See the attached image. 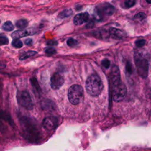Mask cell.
Here are the masks:
<instances>
[{"instance_id": "7c38bea8", "label": "cell", "mask_w": 151, "mask_h": 151, "mask_svg": "<svg viewBox=\"0 0 151 151\" xmlns=\"http://www.w3.org/2000/svg\"><path fill=\"white\" fill-rule=\"evenodd\" d=\"M73 11L72 9H64V10L62 11L61 12H60L58 15V17L60 19L66 18L70 17L73 14Z\"/></svg>"}, {"instance_id": "8992f818", "label": "cell", "mask_w": 151, "mask_h": 151, "mask_svg": "<svg viewBox=\"0 0 151 151\" xmlns=\"http://www.w3.org/2000/svg\"><path fill=\"white\" fill-rule=\"evenodd\" d=\"M17 99L18 102L27 110H32L34 106L33 102L29 93L26 90H22L17 93Z\"/></svg>"}, {"instance_id": "4fadbf2b", "label": "cell", "mask_w": 151, "mask_h": 151, "mask_svg": "<svg viewBox=\"0 0 151 151\" xmlns=\"http://www.w3.org/2000/svg\"><path fill=\"white\" fill-rule=\"evenodd\" d=\"M28 22L27 19H18V21H16L15 26L18 28H19V29H24L25 28H26L28 26Z\"/></svg>"}, {"instance_id": "5bb4252c", "label": "cell", "mask_w": 151, "mask_h": 151, "mask_svg": "<svg viewBox=\"0 0 151 151\" xmlns=\"http://www.w3.org/2000/svg\"><path fill=\"white\" fill-rule=\"evenodd\" d=\"M14 28V26L12 22L10 21H7L4 23L2 26V29L5 31H11L13 30Z\"/></svg>"}, {"instance_id": "603a6c76", "label": "cell", "mask_w": 151, "mask_h": 151, "mask_svg": "<svg viewBox=\"0 0 151 151\" xmlns=\"http://www.w3.org/2000/svg\"><path fill=\"white\" fill-rule=\"evenodd\" d=\"M101 65L106 68H108L110 67V62L107 59H104L101 61Z\"/></svg>"}, {"instance_id": "7a4b0ae2", "label": "cell", "mask_w": 151, "mask_h": 151, "mask_svg": "<svg viewBox=\"0 0 151 151\" xmlns=\"http://www.w3.org/2000/svg\"><path fill=\"white\" fill-rule=\"evenodd\" d=\"M103 88V83L97 74H92L87 78L86 82V89L90 96H99L102 91Z\"/></svg>"}, {"instance_id": "83f0119b", "label": "cell", "mask_w": 151, "mask_h": 151, "mask_svg": "<svg viewBox=\"0 0 151 151\" xmlns=\"http://www.w3.org/2000/svg\"><path fill=\"white\" fill-rule=\"evenodd\" d=\"M146 1L148 4H151V0H146Z\"/></svg>"}, {"instance_id": "7402d4cb", "label": "cell", "mask_w": 151, "mask_h": 151, "mask_svg": "<svg viewBox=\"0 0 151 151\" xmlns=\"http://www.w3.org/2000/svg\"><path fill=\"white\" fill-rule=\"evenodd\" d=\"M146 17V14L143 12H139L134 15V18L137 19H143Z\"/></svg>"}, {"instance_id": "9a60e30c", "label": "cell", "mask_w": 151, "mask_h": 151, "mask_svg": "<svg viewBox=\"0 0 151 151\" xmlns=\"http://www.w3.org/2000/svg\"><path fill=\"white\" fill-rule=\"evenodd\" d=\"M37 54V52L35 51H28L25 53H24L23 54H22L20 57H19V60H25L30 57H32V56H34L35 55V54Z\"/></svg>"}, {"instance_id": "2e32d148", "label": "cell", "mask_w": 151, "mask_h": 151, "mask_svg": "<svg viewBox=\"0 0 151 151\" xmlns=\"http://www.w3.org/2000/svg\"><path fill=\"white\" fill-rule=\"evenodd\" d=\"M12 45L17 48H20L22 47V42L19 38H14L12 41Z\"/></svg>"}, {"instance_id": "277c9868", "label": "cell", "mask_w": 151, "mask_h": 151, "mask_svg": "<svg viewBox=\"0 0 151 151\" xmlns=\"http://www.w3.org/2000/svg\"><path fill=\"white\" fill-rule=\"evenodd\" d=\"M115 11L114 7L110 4L104 3L97 6L95 9L94 18L97 20L100 19L104 15L110 16L114 14Z\"/></svg>"}, {"instance_id": "ffe728a7", "label": "cell", "mask_w": 151, "mask_h": 151, "mask_svg": "<svg viewBox=\"0 0 151 151\" xmlns=\"http://www.w3.org/2000/svg\"><path fill=\"white\" fill-rule=\"evenodd\" d=\"M45 52L48 55H53L56 53V50L52 47H47L45 49Z\"/></svg>"}, {"instance_id": "d6986e66", "label": "cell", "mask_w": 151, "mask_h": 151, "mask_svg": "<svg viewBox=\"0 0 151 151\" xmlns=\"http://www.w3.org/2000/svg\"><path fill=\"white\" fill-rule=\"evenodd\" d=\"M136 4V0H125L124 5L127 8H131Z\"/></svg>"}, {"instance_id": "cb8c5ba5", "label": "cell", "mask_w": 151, "mask_h": 151, "mask_svg": "<svg viewBox=\"0 0 151 151\" xmlns=\"http://www.w3.org/2000/svg\"><path fill=\"white\" fill-rule=\"evenodd\" d=\"M126 70L129 73H130V74L132 73V65H131L130 63H129V62L126 63Z\"/></svg>"}, {"instance_id": "30bf717a", "label": "cell", "mask_w": 151, "mask_h": 151, "mask_svg": "<svg viewBox=\"0 0 151 151\" xmlns=\"http://www.w3.org/2000/svg\"><path fill=\"white\" fill-rule=\"evenodd\" d=\"M89 14L88 12H81L76 15L73 19V22L76 25H80L88 20Z\"/></svg>"}, {"instance_id": "d4e9b609", "label": "cell", "mask_w": 151, "mask_h": 151, "mask_svg": "<svg viewBox=\"0 0 151 151\" xmlns=\"http://www.w3.org/2000/svg\"><path fill=\"white\" fill-rule=\"evenodd\" d=\"M58 44V42L57 41L54 40H48L47 42V45H50V46H54V45H57Z\"/></svg>"}, {"instance_id": "4316f807", "label": "cell", "mask_w": 151, "mask_h": 151, "mask_svg": "<svg viewBox=\"0 0 151 151\" xmlns=\"http://www.w3.org/2000/svg\"><path fill=\"white\" fill-rule=\"evenodd\" d=\"M94 22L93 21H90L87 25H86V27L87 28H93L94 27Z\"/></svg>"}, {"instance_id": "e0dca14e", "label": "cell", "mask_w": 151, "mask_h": 151, "mask_svg": "<svg viewBox=\"0 0 151 151\" xmlns=\"http://www.w3.org/2000/svg\"><path fill=\"white\" fill-rule=\"evenodd\" d=\"M78 41L73 38H70L67 40V44L71 47L76 46L78 44Z\"/></svg>"}, {"instance_id": "3957f363", "label": "cell", "mask_w": 151, "mask_h": 151, "mask_svg": "<svg viewBox=\"0 0 151 151\" xmlns=\"http://www.w3.org/2000/svg\"><path fill=\"white\" fill-rule=\"evenodd\" d=\"M84 91L83 87L78 84L72 85L68 90V98L70 102L76 105L83 100Z\"/></svg>"}, {"instance_id": "ba28073f", "label": "cell", "mask_w": 151, "mask_h": 151, "mask_svg": "<svg viewBox=\"0 0 151 151\" xmlns=\"http://www.w3.org/2000/svg\"><path fill=\"white\" fill-rule=\"evenodd\" d=\"M58 124V119L54 116H48L42 121L43 127L47 130L54 129Z\"/></svg>"}, {"instance_id": "52a82bcc", "label": "cell", "mask_w": 151, "mask_h": 151, "mask_svg": "<svg viewBox=\"0 0 151 151\" xmlns=\"http://www.w3.org/2000/svg\"><path fill=\"white\" fill-rule=\"evenodd\" d=\"M64 82V77L60 73H54L51 77V86L54 90L59 89L63 85Z\"/></svg>"}, {"instance_id": "5b68a950", "label": "cell", "mask_w": 151, "mask_h": 151, "mask_svg": "<svg viewBox=\"0 0 151 151\" xmlns=\"http://www.w3.org/2000/svg\"><path fill=\"white\" fill-rule=\"evenodd\" d=\"M134 63L139 75L143 78H146L149 70L148 61L142 57L136 55L134 57Z\"/></svg>"}, {"instance_id": "484cf974", "label": "cell", "mask_w": 151, "mask_h": 151, "mask_svg": "<svg viewBox=\"0 0 151 151\" xmlns=\"http://www.w3.org/2000/svg\"><path fill=\"white\" fill-rule=\"evenodd\" d=\"M25 45H31L32 44V40L31 38H27L24 41Z\"/></svg>"}, {"instance_id": "6da1fadb", "label": "cell", "mask_w": 151, "mask_h": 151, "mask_svg": "<svg viewBox=\"0 0 151 151\" xmlns=\"http://www.w3.org/2000/svg\"><path fill=\"white\" fill-rule=\"evenodd\" d=\"M109 77L114 101L116 102L122 101L126 97L127 88L124 83L121 80L119 69L116 65L112 66Z\"/></svg>"}, {"instance_id": "9c48e42d", "label": "cell", "mask_w": 151, "mask_h": 151, "mask_svg": "<svg viewBox=\"0 0 151 151\" xmlns=\"http://www.w3.org/2000/svg\"><path fill=\"white\" fill-rule=\"evenodd\" d=\"M35 33V31L32 29H22L13 32L11 34V37L13 38H20L28 35H32Z\"/></svg>"}, {"instance_id": "ac0fdd59", "label": "cell", "mask_w": 151, "mask_h": 151, "mask_svg": "<svg viewBox=\"0 0 151 151\" xmlns=\"http://www.w3.org/2000/svg\"><path fill=\"white\" fill-rule=\"evenodd\" d=\"M9 40L8 38L4 35L0 34V45H5L8 44Z\"/></svg>"}, {"instance_id": "8fae6325", "label": "cell", "mask_w": 151, "mask_h": 151, "mask_svg": "<svg viewBox=\"0 0 151 151\" xmlns=\"http://www.w3.org/2000/svg\"><path fill=\"white\" fill-rule=\"evenodd\" d=\"M108 32L109 37L114 39H122L125 36V34L122 30L116 28H110L108 29Z\"/></svg>"}, {"instance_id": "f1b7e54d", "label": "cell", "mask_w": 151, "mask_h": 151, "mask_svg": "<svg viewBox=\"0 0 151 151\" xmlns=\"http://www.w3.org/2000/svg\"><path fill=\"white\" fill-rule=\"evenodd\" d=\"M0 22H1V20H0Z\"/></svg>"}, {"instance_id": "44dd1931", "label": "cell", "mask_w": 151, "mask_h": 151, "mask_svg": "<svg viewBox=\"0 0 151 151\" xmlns=\"http://www.w3.org/2000/svg\"><path fill=\"white\" fill-rule=\"evenodd\" d=\"M146 41L145 40L142 39V40H138L136 41L135 42V45L137 47H142L146 44Z\"/></svg>"}]
</instances>
